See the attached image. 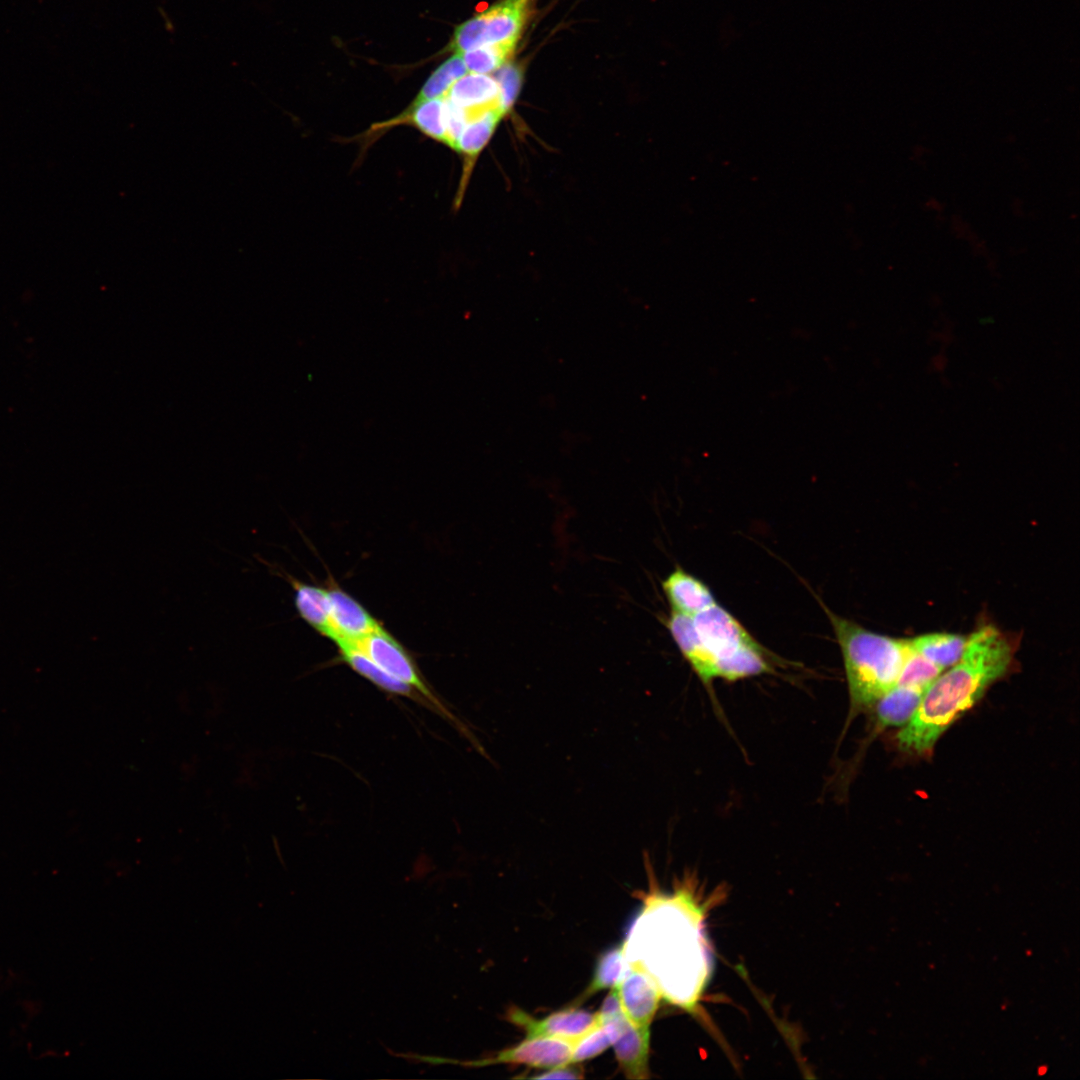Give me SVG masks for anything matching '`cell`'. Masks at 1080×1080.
<instances>
[{"label":"cell","instance_id":"d4e9b609","mask_svg":"<svg viewBox=\"0 0 1080 1080\" xmlns=\"http://www.w3.org/2000/svg\"><path fill=\"white\" fill-rule=\"evenodd\" d=\"M942 671L943 670L940 667L916 652L910 645V651L903 664L896 685L908 686L926 691Z\"/></svg>","mask_w":1080,"mask_h":1080},{"label":"cell","instance_id":"83f0119b","mask_svg":"<svg viewBox=\"0 0 1080 1080\" xmlns=\"http://www.w3.org/2000/svg\"><path fill=\"white\" fill-rule=\"evenodd\" d=\"M407 1058L414 1059V1060H416L418 1062L426 1063V1064H429V1065H443V1064H456V1063H458L457 1060L442 1057V1056H434V1055L408 1054Z\"/></svg>","mask_w":1080,"mask_h":1080},{"label":"cell","instance_id":"30bf717a","mask_svg":"<svg viewBox=\"0 0 1080 1080\" xmlns=\"http://www.w3.org/2000/svg\"><path fill=\"white\" fill-rule=\"evenodd\" d=\"M507 1019L520 1027L526 1037H558L577 1040L599 1024L597 1013L570 1007L537 1019L519 1008H510Z\"/></svg>","mask_w":1080,"mask_h":1080},{"label":"cell","instance_id":"ffe728a7","mask_svg":"<svg viewBox=\"0 0 1080 1080\" xmlns=\"http://www.w3.org/2000/svg\"><path fill=\"white\" fill-rule=\"evenodd\" d=\"M911 647L942 670L961 658L967 637L952 633H928L910 639Z\"/></svg>","mask_w":1080,"mask_h":1080},{"label":"cell","instance_id":"4316f807","mask_svg":"<svg viewBox=\"0 0 1080 1080\" xmlns=\"http://www.w3.org/2000/svg\"><path fill=\"white\" fill-rule=\"evenodd\" d=\"M582 1077V1072L569 1067V1065L550 1068L548 1071L534 1076L537 1079H579Z\"/></svg>","mask_w":1080,"mask_h":1080},{"label":"cell","instance_id":"ac0fdd59","mask_svg":"<svg viewBox=\"0 0 1080 1080\" xmlns=\"http://www.w3.org/2000/svg\"><path fill=\"white\" fill-rule=\"evenodd\" d=\"M504 115L501 113H489L465 126L456 140L452 149L462 155L464 166L463 175L456 199L457 206L461 202L463 192L468 184L474 163L492 137L498 122Z\"/></svg>","mask_w":1080,"mask_h":1080},{"label":"cell","instance_id":"3957f363","mask_svg":"<svg viewBox=\"0 0 1080 1080\" xmlns=\"http://www.w3.org/2000/svg\"><path fill=\"white\" fill-rule=\"evenodd\" d=\"M822 606L842 652L850 714H857L874 706L896 685L910 642L867 630Z\"/></svg>","mask_w":1080,"mask_h":1080},{"label":"cell","instance_id":"7a4b0ae2","mask_svg":"<svg viewBox=\"0 0 1080 1080\" xmlns=\"http://www.w3.org/2000/svg\"><path fill=\"white\" fill-rule=\"evenodd\" d=\"M1012 654L1010 641L994 625L974 631L959 661L924 692L915 714L897 734L899 747L918 754L930 751L950 725L1006 673Z\"/></svg>","mask_w":1080,"mask_h":1080},{"label":"cell","instance_id":"5b68a950","mask_svg":"<svg viewBox=\"0 0 1080 1080\" xmlns=\"http://www.w3.org/2000/svg\"><path fill=\"white\" fill-rule=\"evenodd\" d=\"M356 644L383 671L413 688L429 709L451 723L459 724L434 694L408 650L383 625Z\"/></svg>","mask_w":1080,"mask_h":1080},{"label":"cell","instance_id":"cb8c5ba5","mask_svg":"<svg viewBox=\"0 0 1080 1080\" xmlns=\"http://www.w3.org/2000/svg\"><path fill=\"white\" fill-rule=\"evenodd\" d=\"M516 42L483 45L461 54L467 71L488 74L501 68L514 51Z\"/></svg>","mask_w":1080,"mask_h":1080},{"label":"cell","instance_id":"5bb4252c","mask_svg":"<svg viewBox=\"0 0 1080 1080\" xmlns=\"http://www.w3.org/2000/svg\"><path fill=\"white\" fill-rule=\"evenodd\" d=\"M404 124L411 125L424 135L445 144L446 122L443 98L414 101L407 110L398 116L375 124L366 132L364 137L366 139L373 138L379 131L382 134L384 130Z\"/></svg>","mask_w":1080,"mask_h":1080},{"label":"cell","instance_id":"7402d4cb","mask_svg":"<svg viewBox=\"0 0 1080 1080\" xmlns=\"http://www.w3.org/2000/svg\"><path fill=\"white\" fill-rule=\"evenodd\" d=\"M627 968L624 943L603 953L595 966L592 980L580 997V1002L595 993L616 986Z\"/></svg>","mask_w":1080,"mask_h":1080},{"label":"cell","instance_id":"ba28073f","mask_svg":"<svg viewBox=\"0 0 1080 1080\" xmlns=\"http://www.w3.org/2000/svg\"><path fill=\"white\" fill-rule=\"evenodd\" d=\"M326 589L332 629L331 640L335 644L358 643L382 625L333 579L330 578Z\"/></svg>","mask_w":1080,"mask_h":1080},{"label":"cell","instance_id":"4fadbf2b","mask_svg":"<svg viewBox=\"0 0 1080 1080\" xmlns=\"http://www.w3.org/2000/svg\"><path fill=\"white\" fill-rule=\"evenodd\" d=\"M674 642L700 681L711 688L716 679L713 661L703 646L691 617L671 611L665 620Z\"/></svg>","mask_w":1080,"mask_h":1080},{"label":"cell","instance_id":"d6986e66","mask_svg":"<svg viewBox=\"0 0 1080 1080\" xmlns=\"http://www.w3.org/2000/svg\"><path fill=\"white\" fill-rule=\"evenodd\" d=\"M924 692L913 687L895 685L874 704L878 725L885 728L907 724L919 707Z\"/></svg>","mask_w":1080,"mask_h":1080},{"label":"cell","instance_id":"2e32d148","mask_svg":"<svg viewBox=\"0 0 1080 1080\" xmlns=\"http://www.w3.org/2000/svg\"><path fill=\"white\" fill-rule=\"evenodd\" d=\"M649 1043V1028L636 1027L625 1016L613 1047L617 1062L626 1078H649Z\"/></svg>","mask_w":1080,"mask_h":1080},{"label":"cell","instance_id":"6da1fadb","mask_svg":"<svg viewBox=\"0 0 1080 1080\" xmlns=\"http://www.w3.org/2000/svg\"><path fill=\"white\" fill-rule=\"evenodd\" d=\"M652 896L624 943L626 961L639 962L667 1001L692 1011L711 973L702 911L684 891Z\"/></svg>","mask_w":1080,"mask_h":1080},{"label":"cell","instance_id":"7c38bea8","mask_svg":"<svg viewBox=\"0 0 1080 1080\" xmlns=\"http://www.w3.org/2000/svg\"><path fill=\"white\" fill-rule=\"evenodd\" d=\"M271 572L284 578L293 590V600L298 616L313 630L331 640L332 629L326 587L303 582L283 568L260 559Z\"/></svg>","mask_w":1080,"mask_h":1080},{"label":"cell","instance_id":"277c9868","mask_svg":"<svg viewBox=\"0 0 1080 1080\" xmlns=\"http://www.w3.org/2000/svg\"><path fill=\"white\" fill-rule=\"evenodd\" d=\"M692 621L713 661L716 678L737 681L773 671L769 651L717 603L692 617Z\"/></svg>","mask_w":1080,"mask_h":1080},{"label":"cell","instance_id":"52a82bcc","mask_svg":"<svg viewBox=\"0 0 1080 1080\" xmlns=\"http://www.w3.org/2000/svg\"><path fill=\"white\" fill-rule=\"evenodd\" d=\"M574 1040L558 1037H526L521 1043L503 1049L494 1056L465 1061V1067L479 1068L493 1064H524L536 1068L570 1065Z\"/></svg>","mask_w":1080,"mask_h":1080},{"label":"cell","instance_id":"8992f818","mask_svg":"<svg viewBox=\"0 0 1080 1080\" xmlns=\"http://www.w3.org/2000/svg\"><path fill=\"white\" fill-rule=\"evenodd\" d=\"M530 0H502L465 21L455 30L451 49L464 53L483 45L516 42L525 23Z\"/></svg>","mask_w":1080,"mask_h":1080},{"label":"cell","instance_id":"484cf974","mask_svg":"<svg viewBox=\"0 0 1080 1080\" xmlns=\"http://www.w3.org/2000/svg\"><path fill=\"white\" fill-rule=\"evenodd\" d=\"M495 77L501 90L502 104L508 112L514 104L521 87V72L513 64L503 65Z\"/></svg>","mask_w":1080,"mask_h":1080},{"label":"cell","instance_id":"e0dca14e","mask_svg":"<svg viewBox=\"0 0 1080 1080\" xmlns=\"http://www.w3.org/2000/svg\"><path fill=\"white\" fill-rule=\"evenodd\" d=\"M338 654L341 662L348 665L354 672L371 682L385 693L402 696L414 700L427 707L425 700L410 686L393 678L378 667L356 643H338Z\"/></svg>","mask_w":1080,"mask_h":1080},{"label":"cell","instance_id":"9c48e42d","mask_svg":"<svg viewBox=\"0 0 1080 1080\" xmlns=\"http://www.w3.org/2000/svg\"><path fill=\"white\" fill-rule=\"evenodd\" d=\"M626 1018L636 1027L649 1028L662 998L661 992L644 967L627 961V968L616 985Z\"/></svg>","mask_w":1080,"mask_h":1080},{"label":"cell","instance_id":"8fae6325","mask_svg":"<svg viewBox=\"0 0 1080 1080\" xmlns=\"http://www.w3.org/2000/svg\"><path fill=\"white\" fill-rule=\"evenodd\" d=\"M443 98L464 111L468 124L489 113H507L498 82L486 74L466 73L452 84Z\"/></svg>","mask_w":1080,"mask_h":1080},{"label":"cell","instance_id":"603a6c76","mask_svg":"<svg viewBox=\"0 0 1080 1080\" xmlns=\"http://www.w3.org/2000/svg\"><path fill=\"white\" fill-rule=\"evenodd\" d=\"M467 72L461 54L455 53L431 74L414 101L442 98L452 84Z\"/></svg>","mask_w":1080,"mask_h":1080},{"label":"cell","instance_id":"44dd1931","mask_svg":"<svg viewBox=\"0 0 1080 1080\" xmlns=\"http://www.w3.org/2000/svg\"><path fill=\"white\" fill-rule=\"evenodd\" d=\"M625 1014L599 1023L575 1040L570 1064H578L594 1058L613 1045L619 1034L620 1024Z\"/></svg>","mask_w":1080,"mask_h":1080},{"label":"cell","instance_id":"9a60e30c","mask_svg":"<svg viewBox=\"0 0 1080 1080\" xmlns=\"http://www.w3.org/2000/svg\"><path fill=\"white\" fill-rule=\"evenodd\" d=\"M662 588L672 611L691 618L716 604L711 590L680 567L664 579Z\"/></svg>","mask_w":1080,"mask_h":1080}]
</instances>
